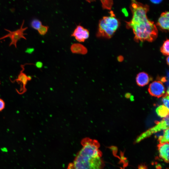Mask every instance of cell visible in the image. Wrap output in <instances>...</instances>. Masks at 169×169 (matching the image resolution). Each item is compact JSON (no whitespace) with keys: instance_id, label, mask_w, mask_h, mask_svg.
<instances>
[{"instance_id":"obj_14","label":"cell","mask_w":169,"mask_h":169,"mask_svg":"<svg viewBox=\"0 0 169 169\" xmlns=\"http://www.w3.org/2000/svg\"><path fill=\"white\" fill-rule=\"evenodd\" d=\"M169 40H166L163 43L161 48V51L162 54L165 55H169Z\"/></svg>"},{"instance_id":"obj_2","label":"cell","mask_w":169,"mask_h":169,"mask_svg":"<svg viewBox=\"0 0 169 169\" xmlns=\"http://www.w3.org/2000/svg\"><path fill=\"white\" fill-rule=\"evenodd\" d=\"M81 143L82 148L66 169H103L104 162L98 141L86 137L82 139Z\"/></svg>"},{"instance_id":"obj_6","label":"cell","mask_w":169,"mask_h":169,"mask_svg":"<svg viewBox=\"0 0 169 169\" xmlns=\"http://www.w3.org/2000/svg\"><path fill=\"white\" fill-rule=\"evenodd\" d=\"M148 91L151 95L159 98L165 94L166 90L165 87L161 81H155L150 84Z\"/></svg>"},{"instance_id":"obj_7","label":"cell","mask_w":169,"mask_h":169,"mask_svg":"<svg viewBox=\"0 0 169 169\" xmlns=\"http://www.w3.org/2000/svg\"><path fill=\"white\" fill-rule=\"evenodd\" d=\"M79 42H84L89 36V32L88 29L81 25L78 26L71 34Z\"/></svg>"},{"instance_id":"obj_15","label":"cell","mask_w":169,"mask_h":169,"mask_svg":"<svg viewBox=\"0 0 169 169\" xmlns=\"http://www.w3.org/2000/svg\"><path fill=\"white\" fill-rule=\"evenodd\" d=\"M102 7L104 9L110 10L113 4L112 0H101Z\"/></svg>"},{"instance_id":"obj_10","label":"cell","mask_w":169,"mask_h":169,"mask_svg":"<svg viewBox=\"0 0 169 169\" xmlns=\"http://www.w3.org/2000/svg\"><path fill=\"white\" fill-rule=\"evenodd\" d=\"M149 80L148 75L144 72L139 73L136 77V83L140 86H143L149 83Z\"/></svg>"},{"instance_id":"obj_9","label":"cell","mask_w":169,"mask_h":169,"mask_svg":"<svg viewBox=\"0 0 169 169\" xmlns=\"http://www.w3.org/2000/svg\"><path fill=\"white\" fill-rule=\"evenodd\" d=\"M157 25L162 29L169 30V13L168 11L162 13L159 18Z\"/></svg>"},{"instance_id":"obj_16","label":"cell","mask_w":169,"mask_h":169,"mask_svg":"<svg viewBox=\"0 0 169 169\" xmlns=\"http://www.w3.org/2000/svg\"><path fill=\"white\" fill-rule=\"evenodd\" d=\"M42 25L41 22L36 19L33 20L31 23L32 27L37 30H38Z\"/></svg>"},{"instance_id":"obj_4","label":"cell","mask_w":169,"mask_h":169,"mask_svg":"<svg viewBox=\"0 0 169 169\" xmlns=\"http://www.w3.org/2000/svg\"><path fill=\"white\" fill-rule=\"evenodd\" d=\"M169 123L168 115L164 118L161 122H159L154 127L142 133L136 138L135 142L139 143L144 139L150 137L155 133L169 128Z\"/></svg>"},{"instance_id":"obj_11","label":"cell","mask_w":169,"mask_h":169,"mask_svg":"<svg viewBox=\"0 0 169 169\" xmlns=\"http://www.w3.org/2000/svg\"><path fill=\"white\" fill-rule=\"evenodd\" d=\"M70 49L72 53L75 54H85L88 52L87 49L82 44L74 43L71 46Z\"/></svg>"},{"instance_id":"obj_18","label":"cell","mask_w":169,"mask_h":169,"mask_svg":"<svg viewBox=\"0 0 169 169\" xmlns=\"http://www.w3.org/2000/svg\"><path fill=\"white\" fill-rule=\"evenodd\" d=\"M164 105L169 109V96L168 95L164 97L162 100Z\"/></svg>"},{"instance_id":"obj_13","label":"cell","mask_w":169,"mask_h":169,"mask_svg":"<svg viewBox=\"0 0 169 169\" xmlns=\"http://www.w3.org/2000/svg\"><path fill=\"white\" fill-rule=\"evenodd\" d=\"M159 144L169 143V130L168 128L165 130L164 133L162 136H160L158 139Z\"/></svg>"},{"instance_id":"obj_17","label":"cell","mask_w":169,"mask_h":169,"mask_svg":"<svg viewBox=\"0 0 169 169\" xmlns=\"http://www.w3.org/2000/svg\"><path fill=\"white\" fill-rule=\"evenodd\" d=\"M48 29V27L42 25L38 31L40 34L44 35L47 32Z\"/></svg>"},{"instance_id":"obj_1","label":"cell","mask_w":169,"mask_h":169,"mask_svg":"<svg viewBox=\"0 0 169 169\" xmlns=\"http://www.w3.org/2000/svg\"><path fill=\"white\" fill-rule=\"evenodd\" d=\"M131 8L132 18L127 23V26L132 29L135 40L137 42H152L157 37L158 31L154 22L147 17L149 6L132 0Z\"/></svg>"},{"instance_id":"obj_5","label":"cell","mask_w":169,"mask_h":169,"mask_svg":"<svg viewBox=\"0 0 169 169\" xmlns=\"http://www.w3.org/2000/svg\"><path fill=\"white\" fill-rule=\"evenodd\" d=\"M24 23V21L23 22L20 28L14 31H12L9 30L5 29L8 32V33L5 35L1 37L0 40L3 39L5 38L9 37L11 40L9 46L13 45L15 48H17V41L20 38H23L26 39L25 35L26 34L24 33V31L27 28V27L23 28V26Z\"/></svg>"},{"instance_id":"obj_8","label":"cell","mask_w":169,"mask_h":169,"mask_svg":"<svg viewBox=\"0 0 169 169\" xmlns=\"http://www.w3.org/2000/svg\"><path fill=\"white\" fill-rule=\"evenodd\" d=\"M158 151L160 157L166 163L169 162V143L159 144L158 145Z\"/></svg>"},{"instance_id":"obj_20","label":"cell","mask_w":169,"mask_h":169,"mask_svg":"<svg viewBox=\"0 0 169 169\" xmlns=\"http://www.w3.org/2000/svg\"><path fill=\"white\" fill-rule=\"evenodd\" d=\"M151 1L155 4H158L162 2L161 0H151Z\"/></svg>"},{"instance_id":"obj_19","label":"cell","mask_w":169,"mask_h":169,"mask_svg":"<svg viewBox=\"0 0 169 169\" xmlns=\"http://www.w3.org/2000/svg\"><path fill=\"white\" fill-rule=\"evenodd\" d=\"M5 106V103L3 101L0 99V111L2 110Z\"/></svg>"},{"instance_id":"obj_12","label":"cell","mask_w":169,"mask_h":169,"mask_svg":"<svg viewBox=\"0 0 169 169\" xmlns=\"http://www.w3.org/2000/svg\"><path fill=\"white\" fill-rule=\"evenodd\" d=\"M157 114L161 118H165L169 115V109L164 105L158 106L156 110Z\"/></svg>"},{"instance_id":"obj_21","label":"cell","mask_w":169,"mask_h":169,"mask_svg":"<svg viewBox=\"0 0 169 169\" xmlns=\"http://www.w3.org/2000/svg\"><path fill=\"white\" fill-rule=\"evenodd\" d=\"M138 169H147V167L146 166L142 165L139 166Z\"/></svg>"},{"instance_id":"obj_3","label":"cell","mask_w":169,"mask_h":169,"mask_svg":"<svg viewBox=\"0 0 169 169\" xmlns=\"http://www.w3.org/2000/svg\"><path fill=\"white\" fill-rule=\"evenodd\" d=\"M110 13V16H105L100 20L97 37L110 38L118 28L119 21L112 11Z\"/></svg>"},{"instance_id":"obj_22","label":"cell","mask_w":169,"mask_h":169,"mask_svg":"<svg viewBox=\"0 0 169 169\" xmlns=\"http://www.w3.org/2000/svg\"><path fill=\"white\" fill-rule=\"evenodd\" d=\"M166 63L168 65H169V56H168L166 58Z\"/></svg>"},{"instance_id":"obj_23","label":"cell","mask_w":169,"mask_h":169,"mask_svg":"<svg viewBox=\"0 0 169 169\" xmlns=\"http://www.w3.org/2000/svg\"><path fill=\"white\" fill-rule=\"evenodd\" d=\"M167 169H168V168Z\"/></svg>"}]
</instances>
